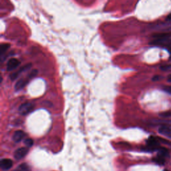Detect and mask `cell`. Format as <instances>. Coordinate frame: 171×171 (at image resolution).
<instances>
[{
    "label": "cell",
    "mask_w": 171,
    "mask_h": 171,
    "mask_svg": "<svg viewBox=\"0 0 171 171\" xmlns=\"http://www.w3.org/2000/svg\"><path fill=\"white\" fill-rule=\"evenodd\" d=\"M160 69L163 71H171V64H166V65H163L160 66Z\"/></svg>",
    "instance_id": "obj_17"
},
{
    "label": "cell",
    "mask_w": 171,
    "mask_h": 171,
    "mask_svg": "<svg viewBox=\"0 0 171 171\" xmlns=\"http://www.w3.org/2000/svg\"><path fill=\"white\" fill-rule=\"evenodd\" d=\"M164 90L171 94V86H166L164 87Z\"/></svg>",
    "instance_id": "obj_19"
},
{
    "label": "cell",
    "mask_w": 171,
    "mask_h": 171,
    "mask_svg": "<svg viewBox=\"0 0 171 171\" xmlns=\"http://www.w3.org/2000/svg\"><path fill=\"white\" fill-rule=\"evenodd\" d=\"M166 20L169 21V22H171V13L167 16V18H166Z\"/></svg>",
    "instance_id": "obj_22"
},
{
    "label": "cell",
    "mask_w": 171,
    "mask_h": 171,
    "mask_svg": "<svg viewBox=\"0 0 171 171\" xmlns=\"http://www.w3.org/2000/svg\"><path fill=\"white\" fill-rule=\"evenodd\" d=\"M167 80H168V82H171V74H170L169 76H168Z\"/></svg>",
    "instance_id": "obj_23"
},
{
    "label": "cell",
    "mask_w": 171,
    "mask_h": 171,
    "mask_svg": "<svg viewBox=\"0 0 171 171\" xmlns=\"http://www.w3.org/2000/svg\"><path fill=\"white\" fill-rule=\"evenodd\" d=\"M20 65V62L16 58H11L6 64V69L8 71H12Z\"/></svg>",
    "instance_id": "obj_3"
},
{
    "label": "cell",
    "mask_w": 171,
    "mask_h": 171,
    "mask_svg": "<svg viewBox=\"0 0 171 171\" xmlns=\"http://www.w3.org/2000/svg\"><path fill=\"white\" fill-rule=\"evenodd\" d=\"M167 47H168V50H169L170 52H171V43H170L169 45H168V46H167Z\"/></svg>",
    "instance_id": "obj_24"
},
{
    "label": "cell",
    "mask_w": 171,
    "mask_h": 171,
    "mask_svg": "<svg viewBox=\"0 0 171 171\" xmlns=\"http://www.w3.org/2000/svg\"><path fill=\"white\" fill-rule=\"evenodd\" d=\"M158 132L161 135L171 138V128L170 126H160L158 129Z\"/></svg>",
    "instance_id": "obj_8"
},
{
    "label": "cell",
    "mask_w": 171,
    "mask_h": 171,
    "mask_svg": "<svg viewBox=\"0 0 171 171\" xmlns=\"http://www.w3.org/2000/svg\"><path fill=\"white\" fill-rule=\"evenodd\" d=\"M25 133L22 130H17L13 135V140L15 142H19L25 136Z\"/></svg>",
    "instance_id": "obj_9"
},
{
    "label": "cell",
    "mask_w": 171,
    "mask_h": 171,
    "mask_svg": "<svg viewBox=\"0 0 171 171\" xmlns=\"http://www.w3.org/2000/svg\"><path fill=\"white\" fill-rule=\"evenodd\" d=\"M0 166H1V169H3L4 170H9L10 168L12 167L13 162L11 159L9 158L2 159L1 162H0Z\"/></svg>",
    "instance_id": "obj_7"
},
{
    "label": "cell",
    "mask_w": 171,
    "mask_h": 171,
    "mask_svg": "<svg viewBox=\"0 0 171 171\" xmlns=\"http://www.w3.org/2000/svg\"><path fill=\"white\" fill-rule=\"evenodd\" d=\"M159 141L153 136H151L147 140V151H154L158 149Z\"/></svg>",
    "instance_id": "obj_1"
},
{
    "label": "cell",
    "mask_w": 171,
    "mask_h": 171,
    "mask_svg": "<svg viewBox=\"0 0 171 171\" xmlns=\"http://www.w3.org/2000/svg\"><path fill=\"white\" fill-rule=\"evenodd\" d=\"M158 155L160 156L163 158H168L169 156V152H168V151L165 148H159L158 149Z\"/></svg>",
    "instance_id": "obj_11"
},
{
    "label": "cell",
    "mask_w": 171,
    "mask_h": 171,
    "mask_svg": "<svg viewBox=\"0 0 171 171\" xmlns=\"http://www.w3.org/2000/svg\"><path fill=\"white\" fill-rule=\"evenodd\" d=\"M32 66V64H26V65L24 66L23 67H22L18 71H16V72H13L11 74L10 76V78L11 80H15L16 78H17L18 76H20V74L21 73L24 72V71H26L31 68Z\"/></svg>",
    "instance_id": "obj_5"
},
{
    "label": "cell",
    "mask_w": 171,
    "mask_h": 171,
    "mask_svg": "<svg viewBox=\"0 0 171 171\" xmlns=\"http://www.w3.org/2000/svg\"><path fill=\"white\" fill-rule=\"evenodd\" d=\"M156 124H160L161 126H171V121L169 120H156Z\"/></svg>",
    "instance_id": "obj_12"
},
{
    "label": "cell",
    "mask_w": 171,
    "mask_h": 171,
    "mask_svg": "<svg viewBox=\"0 0 171 171\" xmlns=\"http://www.w3.org/2000/svg\"><path fill=\"white\" fill-rule=\"evenodd\" d=\"M37 74H38V70H32L30 73L28 75V79H32V78H33L35 77V76L37 75Z\"/></svg>",
    "instance_id": "obj_18"
},
{
    "label": "cell",
    "mask_w": 171,
    "mask_h": 171,
    "mask_svg": "<svg viewBox=\"0 0 171 171\" xmlns=\"http://www.w3.org/2000/svg\"><path fill=\"white\" fill-rule=\"evenodd\" d=\"M24 144L26 147H31L32 146V145L34 144V140L31 139V138H27L24 140Z\"/></svg>",
    "instance_id": "obj_16"
},
{
    "label": "cell",
    "mask_w": 171,
    "mask_h": 171,
    "mask_svg": "<svg viewBox=\"0 0 171 171\" xmlns=\"http://www.w3.org/2000/svg\"><path fill=\"white\" fill-rule=\"evenodd\" d=\"M34 106L31 103H24L19 107V112L22 115H26L34 110Z\"/></svg>",
    "instance_id": "obj_2"
},
{
    "label": "cell",
    "mask_w": 171,
    "mask_h": 171,
    "mask_svg": "<svg viewBox=\"0 0 171 171\" xmlns=\"http://www.w3.org/2000/svg\"><path fill=\"white\" fill-rule=\"evenodd\" d=\"M170 60H171V55H170Z\"/></svg>",
    "instance_id": "obj_25"
},
{
    "label": "cell",
    "mask_w": 171,
    "mask_h": 171,
    "mask_svg": "<svg viewBox=\"0 0 171 171\" xmlns=\"http://www.w3.org/2000/svg\"><path fill=\"white\" fill-rule=\"evenodd\" d=\"M171 113L169 112H163L160 114V116H164V117H167V116H170Z\"/></svg>",
    "instance_id": "obj_20"
},
{
    "label": "cell",
    "mask_w": 171,
    "mask_h": 171,
    "mask_svg": "<svg viewBox=\"0 0 171 171\" xmlns=\"http://www.w3.org/2000/svg\"><path fill=\"white\" fill-rule=\"evenodd\" d=\"M154 161L156 163L158 164V165H163L165 163V158L159 155H157V156L154 158Z\"/></svg>",
    "instance_id": "obj_15"
},
{
    "label": "cell",
    "mask_w": 171,
    "mask_h": 171,
    "mask_svg": "<svg viewBox=\"0 0 171 171\" xmlns=\"http://www.w3.org/2000/svg\"><path fill=\"white\" fill-rule=\"evenodd\" d=\"M12 171H30V168L27 164L23 163L22 165L18 166V167L15 170H13Z\"/></svg>",
    "instance_id": "obj_13"
},
{
    "label": "cell",
    "mask_w": 171,
    "mask_h": 171,
    "mask_svg": "<svg viewBox=\"0 0 171 171\" xmlns=\"http://www.w3.org/2000/svg\"><path fill=\"white\" fill-rule=\"evenodd\" d=\"M28 83V80L27 79H21L19 81H18L15 85V89L16 91H19L22 90L27 84Z\"/></svg>",
    "instance_id": "obj_10"
},
{
    "label": "cell",
    "mask_w": 171,
    "mask_h": 171,
    "mask_svg": "<svg viewBox=\"0 0 171 171\" xmlns=\"http://www.w3.org/2000/svg\"><path fill=\"white\" fill-rule=\"evenodd\" d=\"M27 152H28V149L25 147L20 148L18 150H16L14 153V158L17 160H20L22 158L26 155Z\"/></svg>",
    "instance_id": "obj_6"
},
{
    "label": "cell",
    "mask_w": 171,
    "mask_h": 171,
    "mask_svg": "<svg viewBox=\"0 0 171 171\" xmlns=\"http://www.w3.org/2000/svg\"><path fill=\"white\" fill-rule=\"evenodd\" d=\"M171 43V40L169 38H156L155 40L152 41L151 42V44L156 46H167Z\"/></svg>",
    "instance_id": "obj_4"
},
{
    "label": "cell",
    "mask_w": 171,
    "mask_h": 171,
    "mask_svg": "<svg viewBox=\"0 0 171 171\" xmlns=\"http://www.w3.org/2000/svg\"><path fill=\"white\" fill-rule=\"evenodd\" d=\"M10 47V45L8 43H2L0 46V54L3 55L7 50H8Z\"/></svg>",
    "instance_id": "obj_14"
},
{
    "label": "cell",
    "mask_w": 171,
    "mask_h": 171,
    "mask_svg": "<svg viewBox=\"0 0 171 171\" xmlns=\"http://www.w3.org/2000/svg\"><path fill=\"white\" fill-rule=\"evenodd\" d=\"M160 78H161L160 76H154V77H153V78H152V80H153V81H157V80H159L160 79Z\"/></svg>",
    "instance_id": "obj_21"
}]
</instances>
